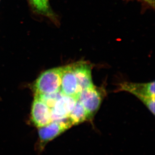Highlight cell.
I'll return each mask as SVG.
<instances>
[{"label":"cell","mask_w":155,"mask_h":155,"mask_svg":"<svg viewBox=\"0 0 155 155\" xmlns=\"http://www.w3.org/2000/svg\"><path fill=\"white\" fill-rule=\"evenodd\" d=\"M72 126L68 118L58 121H52L47 125L39 127L38 130L39 148L42 150L48 143L60 136Z\"/></svg>","instance_id":"obj_4"},{"label":"cell","mask_w":155,"mask_h":155,"mask_svg":"<svg viewBox=\"0 0 155 155\" xmlns=\"http://www.w3.org/2000/svg\"><path fill=\"white\" fill-rule=\"evenodd\" d=\"M68 119L73 126L78 124L90 120L89 116L84 106L78 100L69 114Z\"/></svg>","instance_id":"obj_10"},{"label":"cell","mask_w":155,"mask_h":155,"mask_svg":"<svg viewBox=\"0 0 155 155\" xmlns=\"http://www.w3.org/2000/svg\"><path fill=\"white\" fill-rule=\"evenodd\" d=\"M31 121L38 128L42 127L51 122V108L44 101L34 96L31 110Z\"/></svg>","instance_id":"obj_5"},{"label":"cell","mask_w":155,"mask_h":155,"mask_svg":"<svg viewBox=\"0 0 155 155\" xmlns=\"http://www.w3.org/2000/svg\"><path fill=\"white\" fill-rule=\"evenodd\" d=\"M63 66L43 72L33 84L34 95L54 94L60 91Z\"/></svg>","instance_id":"obj_1"},{"label":"cell","mask_w":155,"mask_h":155,"mask_svg":"<svg viewBox=\"0 0 155 155\" xmlns=\"http://www.w3.org/2000/svg\"><path fill=\"white\" fill-rule=\"evenodd\" d=\"M72 64L81 92L83 90L94 86L91 74L92 67L90 63L80 61Z\"/></svg>","instance_id":"obj_8"},{"label":"cell","mask_w":155,"mask_h":155,"mask_svg":"<svg viewBox=\"0 0 155 155\" xmlns=\"http://www.w3.org/2000/svg\"><path fill=\"white\" fill-rule=\"evenodd\" d=\"M77 100L72 97L62 94L51 108L52 121H58L68 119Z\"/></svg>","instance_id":"obj_7"},{"label":"cell","mask_w":155,"mask_h":155,"mask_svg":"<svg viewBox=\"0 0 155 155\" xmlns=\"http://www.w3.org/2000/svg\"><path fill=\"white\" fill-rule=\"evenodd\" d=\"M145 1H147V2H148V0H145Z\"/></svg>","instance_id":"obj_12"},{"label":"cell","mask_w":155,"mask_h":155,"mask_svg":"<svg viewBox=\"0 0 155 155\" xmlns=\"http://www.w3.org/2000/svg\"><path fill=\"white\" fill-rule=\"evenodd\" d=\"M118 91L130 92L137 97L147 108H150L155 100V82L146 84L124 82L120 84Z\"/></svg>","instance_id":"obj_2"},{"label":"cell","mask_w":155,"mask_h":155,"mask_svg":"<svg viewBox=\"0 0 155 155\" xmlns=\"http://www.w3.org/2000/svg\"><path fill=\"white\" fill-rule=\"evenodd\" d=\"M35 13L48 18L53 22L57 21L56 15L52 10L49 0H28Z\"/></svg>","instance_id":"obj_9"},{"label":"cell","mask_w":155,"mask_h":155,"mask_svg":"<svg viewBox=\"0 0 155 155\" xmlns=\"http://www.w3.org/2000/svg\"><path fill=\"white\" fill-rule=\"evenodd\" d=\"M60 91L63 95L78 100L81 91L72 63L63 66Z\"/></svg>","instance_id":"obj_6"},{"label":"cell","mask_w":155,"mask_h":155,"mask_svg":"<svg viewBox=\"0 0 155 155\" xmlns=\"http://www.w3.org/2000/svg\"><path fill=\"white\" fill-rule=\"evenodd\" d=\"M105 91L94 85L81 91L78 101L82 104L91 120L101 105Z\"/></svg>","instance_id":"obj_3"},{"label":"cell","mask_w":155,"mask_h":155,"mask_svg":"<svg viewBox=\"0 0 155 155\" xmlns=\"http://www.w3.org/2000/svg\"><path fill=\"white\" fill-rule=\"evenodd\" d=\"M154 1L155 0H148V3H149L151 5H154Z\"/></svg>","instance_id":"obj_11"}]
</instances>
